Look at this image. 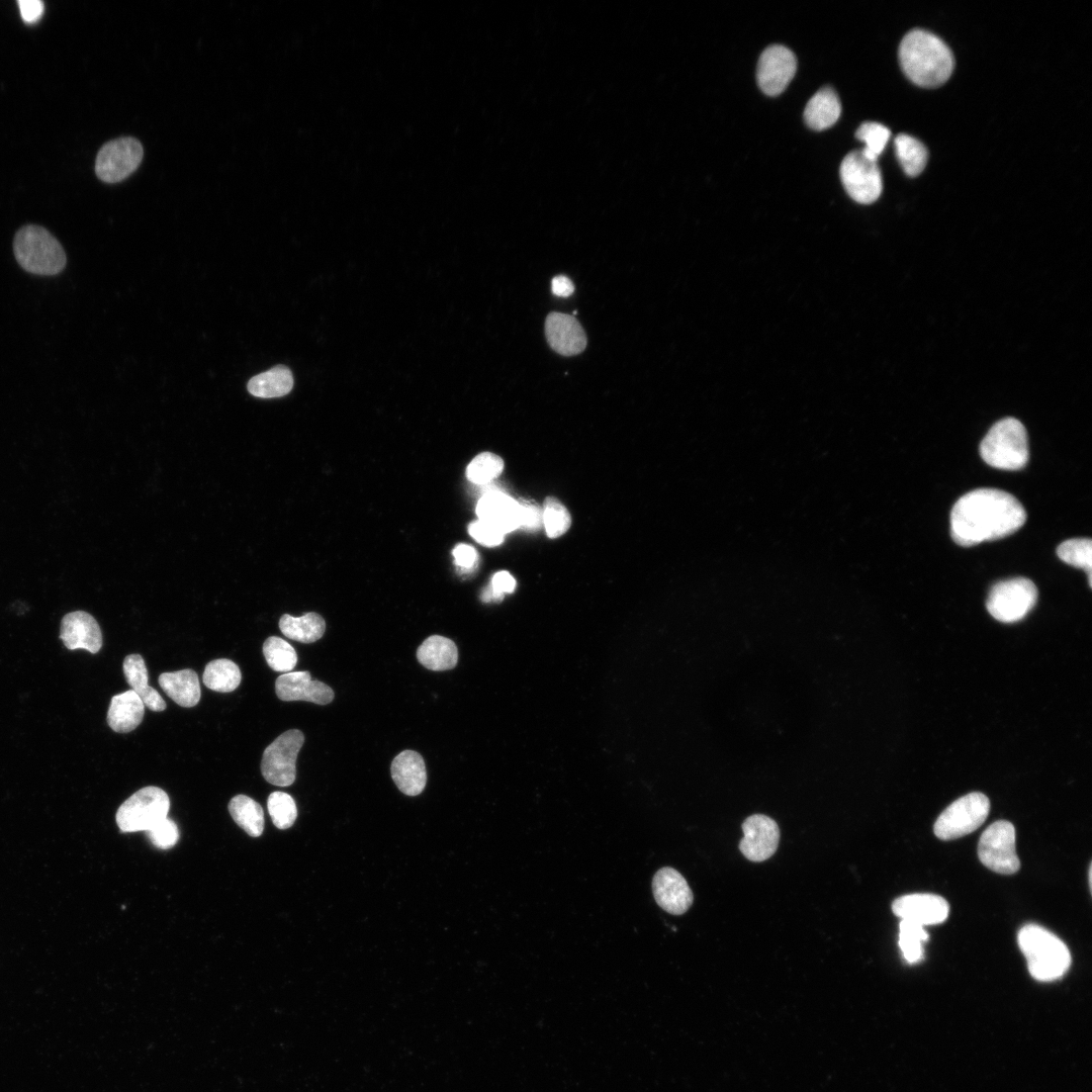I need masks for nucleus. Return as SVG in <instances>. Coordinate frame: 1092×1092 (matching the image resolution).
<instances>
[{
    "instance_id": "nucleus-20",
    "label": "nucleus",
    "mask_w": 1092,
    "mask_h": 1092,
    "mask_svg": "<svg viewBox=\"0 0 1092 1092\" xmlns=\"http://www.w3.org/2000/svg\"><path fill=\"white\" fill-rule=\"evenodd\" d=\"M476 514L479 520L495 526L505 534L520 526L518 502L499 490L484 492L477 503Z\"/></svg>"
},
{
    "instance_id": "nucleus-2",
    "label": "nucleus",
    "mask_w": 1092,
    "mask_h": 1092,
    "mask_svg": "<svg viewBox=\"0 0 1092 1092\" xmlns=\"http://www.w3.org/2000/svg\"><path fill=\"white\" fill-rule=\"evenodd\" d=\"M899 60L905 75L916 85L937 87L950 77L954 61L949 48L935 34L914 29L899 47Z\"/></svg>"
},
{
    "instance_id": "nucleus-16",
    "label": "nucleus",
    "mask_w": 1092,
    "mask_h": 1092,
    "mask_svg": "<svg viewBox=\"0 0 1092 1092\" xmlns=\"http://www.w3.org/2000/svg\"><path fill=\"white\" fill-rule=\"evenodd\" d=\"M656 903L666 912L681 915L693 904L694 895L686 879L676 870L665 867L652 880Z\"/></svg>"
},
{
    "instance_id": "nucleus-27",
    "label": "nucleus",
    "mask_w": 1092,
    "mask_h": 1092,
    "mask_svg": "<svg viewBox=\"0 0 1092 1092\" xmlns=\"http://www.w3.org/2000/svg\"><path fill=\"white\" fill-rule=\"evenodd\" d=\"M293 376L291 371L283 365H278L268 371L252 377L247 385L248 391L261 398L280 397L291 391Z\"/></svg>"
},
{
    "instance_id": "nucleus-6",
    "label": "nucleus",
    "mask_w": 1092,
    "mask_h": 1092,
    "mask_svg": "<svg viewBox=\"0 0 1092 1092\" xmlns=\"http://www.w3.org/2000/svg\"><path fill=\"white\" fill-rule=\"evenodd\" d=\"M170 799L161 788L145 787L126 799L116 812L121 832L147 831L167 818Z\"/></svg>"
},
{
    "instance_id": "nucleus-29",
    "label": "nucleus",
    "mask_w": 1092,
    "mask_h": 1092,
    "mask_svg": "<svg viewBox=\"0 0 1092 1092\" xmlns=\"http://www.w3.org/2000/svg\"><path fill=\"white\" fill-rule=\"evenodd\" d=\"M229 812L234 821L252 837H258L264 830V812L259 803L246 795H237L229 803Z\"/></svg>"
},
{
    "instance_id": "nucleus-11",
    "label": "nucleus",
    "mask_w": 1092,
    "mask_h": 1092,
    "mask_svg": "<svg viewBox=\"0 0 1092 1092\" xmlns=\"http://www.w3.org/2000/svg\"><path fill=\"white\" fill-rule=\"evenodd\" d=\"M840 179L847 194L856 202H875L883 190L877 161L869 159L861 150L848 153L840 165Z\"/></svg>"
},
{
    "instance_id": "nucleus-45",
    "label": "nucleus",
    "mask_w": 1092,
    "mask_h": 1092,
    "mask_svg": "<svg viewBox=\"0 0 1092 1092\" xmlns=\"http://www.w3.org/2000/svg\"><path fill=\"white\" fill-rule=\"evenodd\" d=\"M551 290L552 293L557 296L567 297L573 293L574 286L572 281L568 277L564 275H558L555 276L551 281Z\"/></svg>"
},
{
    "instance_id": "nucleus-13",
    "label": "nucleus",
    "mask_w": 1092,
    "mask_h": 1092,
    "mask_svg": "<svg viewBox=\"0 0 1092 1092\" xmlns=\"http://www.w3.org/2000/svg\"><path fill=\"white\" fill-rule=\"evenodd\" d=\"M797 70L794 53L781 44L766 48L759 57L756 80L761 91L769 96L781 94Z\"/></svg>"
},
{
    "instance_id": "nucleus-21",
    "label": "nucleus",
    "mask_w": 1092,
    "mask_h": 1092,
    "mask_svg": "<svg viewBox=\"0 0 1092 1092\" xmlns=\"http://www.w3.org/2000/svg\"><path fill=\"white\" fill-rule=\"evenodd\" d=\"M391 777L400 792L417 796L427 784V770L423 757L414 750H403L391 762Z\"/></svg>"
},
{
    "instance_id": "nucleus-22",
    "label": "nucleus",
    "mask_w": 1092,
    "mask_h": 1092,
    "mask_svg": "<svg viewBox=\"0 0 1092 1092\" xmlns=\"http://www.w3.org/2000/svg\"><path fill=\"white\" fill-rule=\"evenodd\" d=\"M145 705L132 690L117 694L111 698L107 712V724L118 733L134 730L143 721Z\"/></svg>"
},
{
    "instance_id": "nucleus-37",
    "label": "nucleus",
    "mask_w": 1092,
    "mask_h": 1092,
    "mask_svg": "<svg viewBox=\"0 0 1092 1092\" xmlns=\"http://www.w3.org/2000/svg\"><path fill=\"white\" fill-rule=\"evenodd\" d=\"M890 135L891 132L887 126L875 121L863 122L855 132L856 139L864 144V148L861 149V152L864 156L874 161H878Z\"/></svg>"
},
{
    "instance_id": "nucleus-41",
    "label": "nucleus",
    "mask_w": 1092,
    "mask_h": 1092,
    "mask_svg": "<svg viewBox=\"0 0 1092 1092\" xmlns=\"http://www.w3.org/2000/svg\"><path fill=\"white\" fill-rule=\"evenodd\" d=\"M519 528L537 531L543 525L542 509L532 500L519 499Z\"/></svg>"
},
{
    "instance_id": "nucleus-10",
    "label": "nucleus",
    "mask_w": 1092,
    "mask_h": 1092,
    "mask_svg": "<svg viewBox=\"0 0 1092 1092\" xmlns=\"http://www.w3.org/2000/svg\"><path fill=\"white\" fill-rule=\"evenodd\" d=\"M303 742V733L298 729H290L266 747L261 760V772L268 783L279 787L294 783L295 762Z\"/></svg>"
},
{
    "instance_id": "nucleus-43",
    "label": "nucleus",
    "mask_w": 1092,
    "mask_h": 1092,
    "mask_svg": "<svg viewBox=\"0 0 1092 1092\" xmlns=\"http://www.w3.org/2000/svg\"><path fill=\"white\" fill-rule=\"evenodd\" d=\"M20 14L27 23L37 21L43 12V3L39 0H19Z\"/></svg>"
},
{
    "instance_id": "nucleus-19",
    "label": "nucleus",
    "mask_w": 1092,
    "mask_h": 1092,
    "mask_svg": "<svg viewBox=\"0 0 1092 1092\" xmlns=\"http://www.w3.org/2000/svg\"><path fill=\"white\" fill-rule=\"evenodd\" d=\"M545 334L549 346L563 356L579 354L586 346L585 333L573 315L549 313L545 322Z\"/></svg>"
},
{
    "instance_id": "nucleus-40",
    "label": "nucleus",
    "mask_w": 1092,
    "mask_h": 1092,
    "mask_svg": "<svg viewBox=\"0 0 1092 1092\" xmlns=\"http://www.w3.org/2000/svg\"><path fill=\"white\" fill-rule=\"evenodd\" d=\"M468 531L473 539L487 547L497 546L504 541L505 533L479 519L469 525Z\"/></svg>"
},
{
    "instance_id": "nucleus-23",
    "label": "nucleus",
    "mask_w": 1092,
    "mask_h": 1092,
    "mask_svg": "<svg viewBox=\"0 0 1092 1092\" xmlns=\"http://www.w3.org/2000/svg\"><path fill=\"white\" fill-rule=\"evenodd\" d=\"M841 113V103L836 92L830 87L818 90L808 101L804 110L806 124L815 130L832 126Z\"/></svg>"
},
{
    "instance_id": "nucleus-15",
    "label": "nucleus",
    "mask_w": 1092,
    "mask_h": 1092,
    "mask_svg": "<svg viewBox=\"0 0 1092 1092\" xmlns=\"http://www.w3.org/2000/svg\"><path fill=\"white\" fill-rule=\"evenodd\" d=\"M892 911L904 920L924 926L943 922L948 916L949 906L938 895L918 893L897 898L892 903Z\"/></svg>"
},
{
    "instance_id": "nucleus-46",
    "label": "nucleus",
    "mask_w": 1092,
    "mask_h": 1092,
    "mask_svg": "<svg viewBox=\"0 0 1092 1092\" xmlns=\"http://www.w3.org/2000/svg\"><path fill=\"white\" fill-rule=\"evenodd\" d=\"M503 598H504V595L496 592L491 585H488L481 593V596H480L481 601L484 602V603H491V602L497 603V602H500L503 600Z\"/></svg>"
},
{
    "instance_id": "nucleus-1",
    "label": "nucleus",
    "mask_w": 1092,
    "mask_h": 1092,
    "mask_svg": "<svg viewBox=\"0 0 1092 1092\" xmlns=\"http://www.w3.org/2000/svg\"><path fill=\"white\" fill-rule=\"evenodd\" d=\"M1022 505L1010 493L978 488L958 499L950 513V534L964 547L1004 538L1025 523Z\"/></svg>"
},
{
    "instance_id": "nucleus-35",
    "label": "nucleus",
    "mask_w": 1092,
    "mask_h": 1092,
    "mask_svg": "<svg viewBox=\"0 0 1092 1092\" xmlns=\"http://www.w3.org/2000/svg\"><path fill=\"white\" fill-rule=\"evenodd\" d=\"M543 526L549 538H557L568 531L571 517L567 508L556 497L547 496L543 503Z\"/></svg>"
},
{
    "instance_id": "nucleus-18",
    "label": "nucleus",
    "mask_w": 1092,
    "mask_h": 1092,
    "mask_svg": "<svg viewBox=\"0 0 1092 1092\" xmlns=\"http://www.w3.org/2000/svg\"><path fill=\"white\" fill-rule=\"evenodd\" d=\"M277 697L282 701H306L327 705L334 700V692L328 685L313 680L308 671H289L275 681Z\"/></svg>"
},
{
    "instance_id": "nucleus-34",
    "label": "nucleus",
    "mask_w": 1092,
    "mask_h": 1092,
    "mask_svg": "<svg viewBox=\"0 0 1092 1092\" xmlns=\"http://www.w3.org/2000/svg\"><path fill=\"white\" fill-rule=\"evenodd\" d=\"M263 654L268 665L275 671L289 672L297 663L294 648L284 639L271 636L263 644Z\"/></svg>"
},
{
    "instance_id": "nucleus-5",
    "label": "nucleus",
    "mask_w": 1092,
    "mask_h": 1092,
    "mask_svg": "<svg viewBox=\"0 0 1092 1092\" xmlns=\"http://www.w3.org/2000/svg\"><path fill=\"white\" fill-rule=\"evenodd\" d=\"M982 459L1005 470L1023 468L1029 458L1027 434L1020 421L1005 418L994 424L981 442Z\"/></svg>"
},
{
    "instance_id": "nucleus-3",
    "label": "nucleus",
    "mask_w": 1092,
    "mask_h": 1092,
    "mask_svg": "<svg viewBox=\"0 0 1092 1092\" xmlns=\"http://www.w3.org/2000/svg\"><path fill=\"white\" fill-rule=\"evenodd\" d=\"M1017 940L1035 980L1054 981L1069 970L1071 954L1067 945L1045 928L1026 924L1019 930Z\"/></svg>"
},
{
    "instance_id": "nucleus-31",
    "label": "nucleus",
    "mask_w": 1092,
    "mask_h": 1092,
    "mask_svg": "<svg viewBox=\"0 0 1092 1092\" xmlns=\"http://www.w3.org/2000/svg\"><path fill=\"white\" fill-rule=\"evenodd\" d=\"M895 150L899 163L908 176H917L924 170L928 153L920 141L900 133L895 139Z\"/></svg>"
},
{
    "instance_id": "nucleus-38",
    "label": "nucleus",
    "mask_w": 1092,
    "mask_h": 1092,
    "mask_svg": "<svg viewBox=\"0 0 1092 1092\" xmlns=\"http://www.w3.org/2000/svg\"><path fill=\"white\" fill-rule=\"evenodd\" d=\"M267 808L273 824L279 829L293 825L297 817V808L293 798L284 792H273L267 800Z\"/></svg>"
},
{
    "instance_id": "nucleus-17",
    "label": "nucleus",
    "mask_w": 1092,
    "mask_h": 1092,
    "mask_svg": "<svg viewBox=\"0 0 1092 1092\" xmlns=\"http://www.w3.org/2000/svg\"><path fill=\"white\" fill-rule=\"evenodd\" d=\"M60 639L69 650L86 649L93 654L101 649L103 641L97 621L85 611H74L63 617Z\"/></svg>"
},
{
    "instance_id": "nucleus-4",
    "label": "nucleus",
    "mask_w": 1092,
    "mask_h": 1092,
    "mask_svg": "<svg viewBox=\"0 0 1092 1092\" xmlns=\"http://www.w3.org/2000/svg\"><path fill=\"white\" fill-rule=\"evenodd\" d=\"M13 252L20 267L35 275H57L67 262L59 241L44 228L35 224L18 230L13 240Z\"/></svg>"
},
{
    "instance_id": "nucleus-12",
    "label": "nucleus",
    "mask_w": 1092,
    "mask_h": 1092,
    "mask_svg": "<svg viewBox=\"0 0 1092 1092\" xmlns=\"http://www.w3.org/2000/svg\"><path fill=\"white\" fill-rule=\"evenodd\" d=\"M143 155V146L134 138L112 140L103 145L97 154L96 175L106 183L120 182L136 170Z\"/></svg>"
},
{
    "instance_id": "nucleus-8",
    "label": "nucleus",
    "mask_w": 1092,
    "mask_h": 1092,
    "mask_svg": "<svg viewBox=\"0 0 1092 1092\" xmlns=\"http://www.w3.org/2000/svg\"><path fill=\"white\" fill-rule=\"evenodd\" d=\"M990 801L982 793L967 794L952 802L936 819L934 834L942 840L957 839L978 829L987 819Z\"/></svg>"
},
{
    "instance_id": "nucleus-9",
    "label": "nucleus",
    "mask_w": 1092,
    "mask_h": 1092,
    "mask_svg": "<svg viewBox=\"0 0 1092 1092\" xmlns=\"http://www.w3.org/2000/svg\"><path fill=\"white\" fill-rule=\"evenodd\" d=\"M981 862L991 871L1012 875L1020 869L1015 850V828L1006 820L992 823L981 835L978 844Z\"/></svg>"
},
{
    "instance_id": "nucleus-25",
    "label": "nucleus",
    "mask_w": 1092,
    "mask_h": 1092,
    "mask_svg": "<svg viewBox=\"0 0 1092 1092\" xmlns=\"http://www.w3.org/2000/svg\"><path fill=\"white\" fill-rule=\"evenodd\" d=\"M123 673L131 690L138 694L147 708L155 712L166 709V702L161 695L148 685V670L140 654H130L124 658Z\"/></svg>"
},
{
    "instance_id": "nucleus-36",
    "label": "nucleus",
    "mask_w": 1092,
    "mask_h": 1092,
    "mask_svg": "<svg viewBox=\"0 0 1092 1092\" xmlns=\"http://www.w3.org/2000/svg\"><path fill=\"white\" fill-rule=\"evenodd\" d=\"M504 469V460L491 452H482L475 456L466 469L468 480L475 484H486L497 477Z\"/></svg>"
},
{
    "instance_id": "nucleus-14",
    "label": "nucleus",
    "mask_w": 1092,
    "mask_h": 1092,
    "mask_svg": "<svg viewBox=\"0 0 1092 1092\" xmlns=\"http://www.w3.org/2000/svg\"><path fill=\"white\" fill-rule=\"evenodd\" d=\"M742 831L739 849L748 860L763 861L776 852L780 829L772 818L763 814L751 815L742 823Z\"/></svg>"
},
{
    "instance_id": "nucleus-39",
    "label": "nucleus",
    "mask_w": 1092,
    "mask_h": 1092,
    "mask_svg": "<svg viewBox=\"0 0 1092 1092\" xmlns=\"http://www.w3.org/2000/svg\"><path fill=\"white\" fill-rule=\"evenodd\" d=\"M146 833L150 841L161 849L173 847L179 839V829L176 823L169 818L161 820L147 830Z\"/></svg>"
},
{
    "instance_id": "nucleus-33",
    "label": "nucleus",
    "mask_w": 1092,
    "mask_h": 1092,
    "mask_svg": "<svg viewBox=\"0 0 1092 1092\" xmlns=\"http://www.w3.org/2000/svg\"><path fill=\"white\" fill-rule=\"evenodd\" d=\"M927 940L928 933L924 926L908 920H901L898 944L908 963L915 964L922 959L923 943Z\"/></svg>"
},
{
    "instance_id": "nucleus-44",
    "label": "nucleus",
    "mask_w": 1092,
    "mask_h": 1092,
    "mask_svg": "<svg viewBox=\"0 0 1092 1092\" xmlns=\"http://www.w3.org/2000/svg\"><path fill=\"white\" fill-rule=\"evenodd\" d=\"M490 585L504 595L515 590L516 580L508 571H499L492 576Z\"/></svg>"
},
{
    "instance_id": "nucleus-7",
    "label": "nucleus",
    "mask_w": 1092,
    "mask_h": 1092,
    "mask_svg": "<svg viewBox=\"0 0 1092 1092\" xmlns=\"http://www.w3.org/2000/svg\"><path fill=\"white\" fill-rule=\"evenodd\" d=\"M1037 601V588L1028 578L1015 577L995 583L988 595L986 607L990 615L1003 623L1024 618Z\"/></svg>"
},
{
    "instance_id": "nucleus-42",
    "label": "nucleus",
    "mask_w": 1092,
    "mask_h": 1092,
    "mask_svg": "<svg viewBox=\"0 0 1092 1092\" xmlns=\"http://www.w3.org/2000/svg\"><path fill=\"white\" fill-rule=\"evenodd\" d=\"M453 556L455 564L466 571H470L477 564V553L470 545L458 544L453 550Z\"/></svg>"
},
{
    "instance_id": "nucleus-24",
    "label": "nucleus",
    "mask_w": 1092,
    "mask_h": 1092,
    "mask_svg": "<svg viewBox=\"0 0 1092 1092\" xmlns=\"http://www.w3.org/2000/svg\"><path fill=\"white\" fill-rule=\"evenodd\" d=\"M159 685L166 695L179 706L193 707L200 700L201 692L198 676L192 669L164 672L159 676Z\"/></svg>"
},
{
    "instance_id": "nucleus-28",
    "label": "nucleus",
    "mask_w": 1092,
    "mask_h": 1092,
    "mask_svg": "<svg viewBox=\"0 0 1092 1092\" xmlns=\"http://www.w3.org/2000/svg\"><path fill=\"white\" fill-rule=\"evenodd\" d=\"M279 628L284 636L302 643H312L321 639L326 630L323 617L316 613H306L301 617L284 614L279 620Z\"/></svg>"
},
{
    "instance_id": "nucleus-32",
    "label": "nucleus",
    "mask_w": 1092,
    "mask_h": 1092,
    "mask_svg": "<svg viewBox=\"0 0 1092 1092\" xmlns=\"http://www.w3.org/2000/svg\"><path fill=\"white\" fill-rule=\"evenodd\" d=\"M1057 554L1064 562L1082 568L1087 572L1088 583L1092 582V541L1089 538H1074L1064 541L1057 548Z\"/></svg>"
},
{
    "instance_id": "nucleus-26",
    "label": "nucleus",
    "mask_w": 1092,
    "mask_h": 1092,
    "mask_svg": "<svg viewBox=\"0 0 1092 1092\" xmlns=\"http://www.w3.org/2000/svg\"><path fill=\"white\" fill-rule=\"evenodd\" d=\"M417 658L423 666L430 670H447L456 666L458 650L451 639L433 635L420 645L417 650Z\"/></svg>"
},
{
    "instance_id": "nucleus-30",
    "label": "nucleus",
    "mask_w": 1092,
    "mask_h": 1092,
    "mask_svg": "<svg viewBox=\"0 0 1092 1092\" xmlns=\"http://www.w3.org/2000/svg\"><path fill=\"white\" fill-rule=\"evenodd\" d=\"M202 679L203 684L212 691L230 693L239 687L242 673L234 661L219 658L206 664Z\"/></svg>"
}]
</instances>
